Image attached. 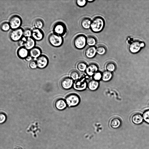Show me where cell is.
I'll list each match as a JSON object with an SVG mask.
<instances>
[{
  "label": "cell",
  "instance_id": "ac0fdd59",
  "mask_svg": "<svg viewBox=\"0 0 149 149\" xmlns=\"http://www.w3.org/2000/svg\"><path fill=\"white\" fill-rule=\"evenodd\" d=\"M121 121L120 119L117 117H114L110 120V125L112 128L117 129L121 125Z\"/></svg>",
  "mask_w": 149,
  "mask_h": 149
},
{
  "label": "cell",
  "instance_id": "30bf717a",
  "mask_svg": "<svg viewBox=\"0 0 149 149\" xmlns=\"http://www.w3.org/2000/svg\"><path fill=\"white\" fill-rule=\"evenodd\" d=\"M36 61L37 67L42 69L45 68L47 65L48 63V60L46 56L41 55L36 58Z\"/></svg>",
  "mask_w": 149,
  "mask_h": 149
},
{
  "label": "cell",
  "instance_id": "7c38bea8",
  "mask_svg": "<svg viewBox=\"0 0 149 149\" xmlns=\"http://www.w3.org/2000/svg\"><path fill=\"white\" fill-rule=\"evenodd\" d=\"M44 33L40 29L35 28L32 31L31 37L35 40L40 41L44 37Z\"/></svg>",
  "mask_w": 149,
  "mask_h": 149
},
{
  "label": "cell",
  "instance_id": "4dcf8cb0",
  "mask_svg": "<svg viewBox=\"0 0 149 149\" xmlns=\"http://www.w3.org/2000/svg\"><path fill=\"white\" fill-rule=\"evenodd\" d=\"M93 79L98 81L102 79V73L97 71L92 76Z\"/></svg>",
  "mask_w": 149,
  "mask_h": 149
},
{
  "label": "cell",
  "instance_id": "4fadbf2b",
  "mask_svg": "<svg viewBox=\"0 0 149 149\" xmlns=\"http://www.w3.org/2000/svg\"><path fill=\"white\" fill-rule=\"evenodd\" d=\"M98 67L95 63H91L87 66L85 70L86 74L89 76H92L98 71Z\"/></svg>",
  "mask_w": 149,
  "mask_h": 149
},
{
  "label": "cell",
  "instance_id": "1f68e13d",
  "mask_svg": "<svg viewBox=\"0 0 149 149\" xmlns=\"http://www.w3.org/2000/svg\"><path fill=\"white\" fill-rule=\"evenodd\" d=\"M143 120L147 123L149 124V110L145 111L143 113Z\"/></svg>",
  "mask_w": 149,
  "mask_h": 149
},
{
  "label": "cell",
  "instance_id": "3957f363",
  "mask_svg": "<svg viewBox=\"0 0 149 149\" xmlns=\"http://www.w3.org/2000/svg\"><path fill=\"white\" fill-rule=\"evenodd\" d=\"M74 44L76 48L81 49L84 48L86 44V38L82 34L77 36L74 40Z\"/></svg>",
  "mask_w": 149,
  "mask_h": 149
},
{
  "label": "cell",
  "instance_id": "83f0119b",
  "mask_svg": "<svg viewBox=\"0 0 149 149\" xmlns=\"http://www.w3.org/2000/svg\"><path fill=\"white\" fill-rule=\"evenodd\" d=\"M106 48L103 45H99L96 47L97 53L100 55L104 54L106 53Z\"/></svg>",
  "mask_w": 149,
  "mask_h": 149
},
{
  "label": "cell",
  "instance_id": "277c9868",
  "mask_svg": "<svg viewBox=\"0 0 149 149\" xmlns=\"http://www.w3.org/2000/svg\"><path fill=\"white\" fill-rule=\"evenodd\" d=\"M65 100L67 105L69 107H72L77 105L80 102V99L78 95L71 93L66 96Z\"/></svg>",
  "mask_w": 149,
  "mask_h": 149
},
{
  "label": "cell",
  "instance_id": "cb8c5ba5",
  "mask_svg": "<svg viewBox=\"0 0 149 149\" xmlns=\"http://www.w3.org/2000/svg\"><path fill=\"white\" fill-rule=\"evenodd\" d=\"M96 43V39L94 36H89L86 38V44L89 46H94Z\"/></svg>",
  "mask_w": 149,
  "mask_h": 149
},
{
  "label": "cell",
  "instance_id": "9a60e30c",
  "mask_svg": "<svg viewBox=\"0 0 149 149\" xmlns=\"http://www.w3.org/2000/svg\"><path fill=\"white\" fill-rule=\"evenodd\" d=\"M35 40L32 37H28L24 43L23 47L28 50H30L35 47Z\"/></svg>",
  "mask_w": 149,
  "mask_h": 149
},
{
  "label": "cell",
  "instance_id": "5b68a950",
  "mask_svg": "<svg viewBox=\"0 0 149 149\" xmlns=\"http://www.w3.org/2000/svg\"><path fill=\"white\" fill-rule=\"evenodd\" d=\"M87 84L85 77H81L74 81L73 86L74 88L78 91H82L86 89Z\"/></svg>",
  "mask_w": 149,
  "mask_h": 149
},
{
  "label": "cell",
  "instance_id": "4316f807",
  "mask_svg": "<svg viewBox=\"0 0 149 149\" xmlns=\"http://www.w3.org/2000/svg\"><path fill=\"white\" fill-rule=\"evenodd\" d=\"M33 25L35 28L40 29L43 26L44 23L42 20L37 19L34 21L33 22Z\"/></svg>",
  "mask_w": 149,
  "mask_h": 149
},
{
  "label": "cell",
  "instance_id": "f1b7e54d",
  "mask_svg": "<svg viewBox=\"0 0 149 149\" xmlns=\"http://www.w3.org/2000/svg\"><path fill=\"white\" fill-rule=\"evenodd\" d=\"M1 29L3 31H8L10 28L9 22H4L2 23L0 26Z\"/></svg>",
  "mask_w": 149,
  "mask_h": 149
},
{
  "label": "cell",
  "instance_id": "5bb4252c",
  "mask_svg": "<svg viewBox=\"0 0 149 149\" xmlns=\"http://www.w3.org/2000/svg\"><path fill=\"white\" fill-rule=\"evenodd\" d=\"M96 53V48L95 47L89 46L85 50V55L87 58H92L95 57Z\"/></svg>",
  "mask_w": 149,
  "mask_h": 149
},
{
  "label": "cell",
  "instance_id": "f546056e",
  "mask_svg": "<svg viewBox=\"0 0 149 149\" xmlns=\"http://www.w3.org/2000/svg\"><path fill=\"white\" fill-rule=\"evenodd\" d=\"M70 78L73 80H76L79 78V74L76 70L72 71L70 74Z\"/></svg>",
  "mask_w": 149,
  "mask_h": 149
},
{
  "label": "cell",
  "instance_id": "7402d4cb",
  "mask_svg": "<svg viewBox=\"0 0 149 149\" xmlns=\"http://www.w3.org/2000/svg\"><path fill=\"white\" fill-rule=\"evenodd\" d=\"M91 21L88 17H85L81 20V24L82 27L85 29H88L90 28Z\"/></svg>",
  "mask_w": 149,
  "mask_h": 149
},
{
  "label": "cell",
  "instance_id": "2e32d148",
  "mask_svg": "<svg viewBox=\"0 0 149 149\" xmlns=\"http://www.w3.org/2000/svg\"><path fill=\"white\" fill-rule=\"evenodd\" d=\"M54 106L57 109L61 110L65 109L67 105L65 100L62 98H59L55 101Z\"/></svg>",
  "mask_w": 149,
  "mask_h": 149
},
{
  "label": "cell",
  "instance_id": "44dd1931",
  "mask_svg": "<svg viewBox=\"0 0 149 149\" xmlns=\"http://www.w3.org/2000/svg\"><path fill=\"white\" fill-rule=\"evenodd\" d=\"M99 85V83L98 81L92 79L88 82L87 86L90 90L94 91L98 88Z\"/></svg>",
  "mask_w": 149,
  "mask_h": 149
},
{
  "label": "cell",
  "instance_id": "ffe728a7",
  "mask_svg": "<svg viewBox=\"0 0 149 149\" xmlns=\"http://www.w3.org/2000/svg\"><path fill=\"white\" fill-rule=\"evenodd\" d=\"M131 119L134 123L137 125L141 124L143 120L142 115L139 113L133 114L132 116Z\"/></svg>",
  "mask_w": 149,
  "mask_h": 149
},
{
  "label": "cell",
  "instance_id": "484cf974",
  "mask_svg": "<svg viewBox=\"0 0 149 149\" xmlns=\"http://www.w3.org/2000/svg\"><path fill=\"white\" fill-rule=\"evenodd\" d=\"M87 66L86 64L83 61L79 62L77 65V68L78 70L83 72L86 70Z\"/></svg>",
  "mask_w": 149,
  "mask_h": 149
},
{
  "label": "cell",
  "instance_id": "e0dca14e",
  "mask_svg": "<svg viewBox=\"0 0 149 149\" xmlns=\"http://www.w3.org/2000/svg\"><path fill=\"white\" fill-rule=\"evenodd\" d=\"M29 54L28 50L24 47H20L17 52L18 56L22 59H25L29 55Z\"/></svg>",
  "mask_w": 149,
  "mask_h": 149
},
{
  "label": "cell",
  "instance_id": "52a82bcc",
  "mask_svg": "<svg viewBox=\"0 0 149 149\" xmlns=\"http://www.w3.org/2000/svg\"><path fill=\"white\" fill-rule=\"evenodd\" d=\"M145 45L144 43L143 42L138 40H134L130 45L129 50L132 53H136L138 52Z\"/></svg>",
  "mask_w": 149,
  "mask_h": 149
},
{
  "label": "cell",
  "instance_id": "7a4b0ae2",
  "mask_svg": "<svg viewBox=\"0 0 149 149\" xmlns=\"http://www.w3.org/2000/svg\"><path fill=\"white\" fill-rule=\"evenodd\" d=\"M48 41L50 44L53 46L58 47L62 45L63 39L61 36L53 33L49 36Z\"/></svg>",
  "mask_w": 149,
  "mask_h": 149
},
{
  "label": "cell",
  "instance_id": "74e56055",
  "mask_svg": "<svg viewBox=\"0 0 149 149\" xmlns=\"http://www.w3.org/2000/svg\"><path fill=\"white\" fill-rule=\"evenodd\" d=\"M88 1V2H92V1H94L93 0H88L87 1Z\"/></svg>",
  "mask_w": 149,
  "mask_h": 149
},
{
  "label": "cell",
  "instance_id": "8992f818",
  "mask_svg": "<svg viewBox=\"0 0 149 149\" xmlns=\"http://www.w3.org/2000/svg\"><path fill=\"white\" fill-rule=\"evenodd\" d=\"M23 31L20 27L13 29L9 34L10 38L14 42L18 41L23 36Z\"/></svg>",
  "mask_w": 149,
  "mask_h": 149
},
{
  "label": "cell",
  "instance_id": "836d02e7",
  "mask_svg": "<svg viewBox=\"0 0 149 149\" xmlns=\"http://www.w3.org/2000/svg\"><path fill=\"white\" fill-rule=\"evenodd\" d=\"M76 2L77 5L80 7L84 6L87 3V1L85 0H77Z\"/></svg>",
  "mask_w": 149,
  "mask_h": 149
},
{
  "label": "cell",
  "instance_id": "9c48e42d",
  "mask_svg": "<svg viewBox=\"0 0 149 149\" xmlns=\"http://www.w3.org/2000/svg\"><path fill=\"white\" fill-rule=\"evenodd\" d=\"M66 30L65 25L61 22L56 23L53 28L54 33L61 36L65 34Z\"/></svg>",
  "mask_w": 149,
  "mask_h": 149
},
{
  "label": "cell",
  "instance_id": "603a6c76",
  "mask_svg": "<svg viewBox=\"0 0 149 149\" xmlns=\"http://www.w3.org/2000/svg\"><path fill=\"white\" fill-rule=\"evenodd\" d=\"M112 77L113 74L112 72L106 70L102 73L101 79L104 82H107L110 80Z\"/></svg>",
  "mask_w": 149,
  "mask_h": 149
},
{
  "label": "cell",
  "instance_id": "d6986e66",
  "mask_svg": "<svg viewBox=\"0 0 149 149\" xmlns=\"http://www.w3.org/2000/svg\"><path fill=\"white\" fill-rule=\"evenodd\" d=\"M29 54L32 58H37L41 55V51L39 48L34 47L30 50Z\"/></svg>",
  "mask_w": 149,
  "mask_h": 149
},
{
  "label": "cell",
  "instance_id": "e575fe53",
  "mask_svg": "<svg viewBox=\"0 0 149 149\" xmlns=\"http://www.w3.org/2000/svg\"><path fill=\"white\" fill-rule=\"evenodd\" d=\"M6 116L3 113H0V124L4 123L6 120Z\"/></svg>",
  "mask_w": 149,
  "mask_h": 149
},
{
  "label": "cell",
  "instance_id": "d4e9b609",
  "mask_svg": "<svg viewBox=\"0 0 149 149\" xmlns=\"http://www.w3.org/2000/svg\"><path fill=\"white\" fill-rule=\"evenodd\" d=\"M105 68L107 70L112 72L115 70L116 65L113 62L110 61L106 64Z\"/></svg>",
  "mask_w": 149,
  "mask_h": 149
},
{
  "label": "cell",
  "instance_id": "d6a6232c",
  "mask_svg": "<svg viewBox=\"0 0 149 149\" xmlns=\"http://www.w3.org/2000/svg\"><path fill=\"white\" fill-rule=\"evenodd\" d=\"M32 31L29 29H26L23 31V36L26 38L31 37Z\"/></svg>",
  "mask_w": 149,
  "mask_h": 149
},
{
  "label": "cell",
  "instance_id": "d590c367",
  "mask_svg": "<svg viewBox=\"0 0 149 149\" xmlns=\"http://www.w3.org/2000/svg\"><path fill=\"white\" fill-rule=\"evenodd\" d=\"M29 66L30 68L32 69L36 68L37 66L36 61H31L29 63Z\"/></svg>",
  "mask_w": 149,
  "mask_h": 149
},
{
  "label": "cell",
  "instance_id": "8fae6325",
  "mask_svg": "<svg viewBox=\"0 0 149 149\" xmlns=\"http://www.w3.org/2000/svg\"><path fill=\"white\" fill-rule=\"evenodd\" d=\"M73 80L70 77H65L61 81V85L63 88L68 89L73 86Z\"/></svg>",
  "mask_w": 149,
  "mask_h": 149
},
{
  "label": "cell",
  "instance_id": "ba28073f",
  "mask_svg": "<svg viewBox=\"0 0 149 149\" xmlns=\"http://www.w3.org/2000/svg\"><path fill=\"white\" fill-rule=\"evenodd\" d=\"M22 22L21 18L18 15H15L10 18L9 23L10 28L14 29L20 28Z\"/></svg>",
  "mask_w": 149,
  "mask_h": 149
},
{
  "label": "cell",
  "instance_id": "6da1fadb",
  "mask_svg": "<svg viewBox=\"0 0 149 149\" xmlns=\"http://www.w3.org/2000/svg\"><path fill=\"white\" fill-rule=\"evenodd\" d=\"M104 24V19L101 17L97 16L94 18L91 21L90 28L93 32L98 33L103 29Z\"/></svg>",
  "mask_w": 149,
  "mask_h": 149
},
{
  "label": "cell",
  "instance_id": "8d00e7d4",
  "mask_svg": "<svg viewBox=\"0 0 149 149\" xmlns=\"http://www.w3.org/2000/svg\"><path fill=\"white\" fill-rule=\"evenodd\" d=\"M32 57L30 55H29L27 56L25 58V59L28 61H31L32 59Z\"/></svg>",
  "mask_w": 149,
  "mask_h": 149
}]
</instances>
